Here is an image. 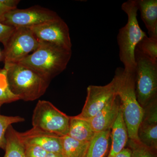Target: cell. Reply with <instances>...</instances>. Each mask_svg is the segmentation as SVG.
<instances>
[{
	"instance_id": "cell-1",
	"label": "cell",
	"mask_w": 157,
	"mask_h": 157,
	"mask_svg": "<svg viewBox=\"0 0 157 157\" xmlns=\"http://www.w3.org/2000/svg\"><path fill=\"white\" fill-rule=\"evenodd\" d=\"M71 56L72 50L39 42L37 49L18 63L29 68L50 81L67 68Z\"/></svg>"
},
{
	"instance_id": "cell-2",
	"label": "cell",
	"mask_w": 157,
	"mask_h": 157,
	"mask_svg": "<svg viewBox=\"0 0 157 157\" xmlns=\"http://www.w3.org/2000/svg\"><path fill=\"white\" fill-rule=\"evenodd\" d=\"M121 9L127 14L126 25L119 31L117 42L119 57L126 71L135 72V48L147 35L140 28L137 19V0H128L123 3Z\"/></svg>"
},
{
	"instance_id": "cell-3",
	"label": "cell",
	"mask_w": 157,
	"mask_h": 157,
	"mask_svg": "<svg viewBox=\"0 0 157 157\" xmlns=\"http://www.w3.org/2000/svg\"><path fill=\"white\" fill-rule=\"evenodd\" d=\"M117 70L119 73L117 95L120 101L129 139L140 142L137 132L143 119L144 109L136 97L135 72L126 71L122 68H117Z\"/></svg>"
},
{
	"instance_id": "cell-4",
	"label": "cell",
	"mask_w": 157,
	"mask_h": 157,
	"mask_svg": "<svg viewBox=\"0 0 157 157\" xmlns=\"http://www.w3.org/2000/svg\"><path fill=\"white\" fill-rule=\"evenodd\" d=\"M11 92L25 101H34L44 95L50 82L25 66L18 63L4 65Z\"/></svg>"
},
{
	"instance_id": "cell-5",
	"label": "cell",
	"mask_w": 157,
	"mask_h": 157,
	"mask_svg": "<svg viewBox=\"0 0 157 157\" xmlns=\"http://www.w3.org/2000/svg\"><path fill=\"white\" fill-rule=\"evenodd\" d=\"M135 93L142 108L157 100V62L136 47L135 51Z\"/></svg>"
},
{
	"instance_id": "cell-6",
	"label": "cell",
	"mask_w": 157,
	"mask_h": 157,
	"mask_svg": "<svg viewBox=\"0 0 157 157\" xmlns=\"http://www.w3.org/2000/svg\"><path fill=\"white\" fill-rule=\"evenodd\" d=\"M70 120V116L51 102L39 101L33 113L32 124L34 128L62 137L68 135Z\"/></svg>"
},
{
	"instance_id": "cell-7",
	"label": "cell",
	"mask_w": 157,
	"mask_h": 157,
	"mask_svg": "<svg viewBox=\"0 0 157 157\" xmlns=\"http://www.w3.org/2000/svg\"><path fill=\"white\" fill-rule=\"evenodd\" d=\"M39 42L30 29L16 28L2 52L0 60L5 65L17 63L38 48Z\"/></svg>"
},
{
	"instance_id": "cell-8",
	"label": "cell",
	"mask_w": 157,
	"mask_h": 157,
	"mask_svg": "<svg viewBox=\"0 0 157 157\" xmlns=\"http://www.w3.org/2000/svg\"><path fill=\"white\" fill-rule=\"evenodd\" d=\"M118 71L116 69L112 80L104 86L90 85L87 88V96L78 117L89 120L103 109L113 98L117 95Z\"/></svg>"
},
{
	"instance_id": "cell-9",
	"label": "cell",
	"mask_w": 157,
	"mask_h": 157,
	"mask_svg": "<svg viewBox=\"0 0 157 157\" xmlns=\"http://www.w3.org/2000/svg\"><path fill=\"white\" fill-rule=\"evenodd\" d=\"M60 17L55 11L39 6L15 9L7 13L3 23L15 28H30Z\"/></svg>"
},
{
	"instance_id": "cell-10",
	"label": "cell",
	"mask_w": 157,
	"mask_h": 157,
	"mask_svg": "<svg viewBox=\"0 0 157 157\" xmlns=\"http://www.w3.org/2000/svg\"><path fill=\"white\" fill-rule=\"evenodd\" d=\"M29 29L39 42H47L72 50L69 28L61 17Z\"/></svg>"
},
{
	"instance_id": "cell-11",
	"label": "cell",
	"mask_w": 157,
	"mask_h": 157,
	"mask_svg": "<svg viewBox=\"0 0 157 157\" xmlns=\"http://www.w3.org/2000/svg\"><path fill=\"white\" fill-rule=\"evenodd\" d=\"M143 109V119L137 132L138 139L144 145L157 151V100Z\"/></svg>"
},
{
	"instance_id": "cell-12",
	"label": "cell",
	"mask_w": 157,
	"mask_h": 157,
	"mask_svg": "<svg viewBox=\"0 0 157 157\" xmlns=\"http://www.w3.org/2000/svg\"><path fill=\"white\" fill-rule=\"evenodd\" d=\"M21 140L24 144L40 147L48 153H63L61 137L32 128L23 133L19 132Z\"/></svg>"
},
{
	"instance_id": "cell-13",
	"label": "cell",
	"mask_w": 157,
	"mask_h": 157,
	"mask_svg": "<svg viewBox=\"0 0 157 157\" xmlns=\"http://www.w3.org/2000/svg\"><path fill=\"white\" fill-rule=\"evenodd\" d=\"M120 105L119 98L116 96L100 112L88 120L94 132L98 133L111 130L117 118Z\"/></svg>"
},
{
	"instance_id": "cell-14",
	"label": "cell",
	"mask_w": 157,
	"mask_h": 157,
	"mask_svg": "<svg viewBox=\"0 0 157 157\" xmlns=\"http://www.w3.org/2000/svg\"><path fill=\"white\" fill-rule=\"evenodd\" d=\"M111 149L107 157H113L122 150L129 139L128 130L120 105L118 114L111 129Z\"/></svg>"
},
{
	"instance_id": "cell-15",
	"label": "cell",
	"mask_w": 157,
	"mask_h": 157,
	"mask_svg": "<svg viewBox=\"0 0 157 157\" xmlns=\"http://www.w3.org/2000/svg\"><path fill=\"white\" fill-rule=\"evenodd\" d=\"M137 5L149 37L157 38V0H137Z\"/></svg>"
},
{
	"instance_id": "cell-16",
	"label": "cell",
	"mask_w": 157,
	"mask_h": 157,
	"mask_svg": "<svg viewBox=\"0 0 157 157\" xmlns=\"http://www.w3.org/2000/svg\"><path fill=\"white\" fill-rule=\"evenodd\" d=\"M95 134L88 121L77 115L70 117L68 136L78 141L89 142Z\"/></svg>"
},
{
	"instance_id": "cell-17",
	"label": "cell",
	"mask_w": 157,
	"mask_h": 157,
	"mask_svg": "<svg viewBox=\"0 0 157 157\" xmlns=\"http://www.w3.org/2000/svg\"><path fill=\"white\" fill-rule=\"evenodd\" d=\"M111 130L96 133L90 141L85 157H104L107 151Z\"/></svg>"
},
{
	"instance_id": "cell-18",
	"label": "cell",
	"mask_w": 157,
	"mask_h": 157,
	"mask_svg": "<svg viewBox=\"0 0 157 157\" xmlns=\"http://www.w3.org/2000/svg\"><path fill=\"white\" fill-rule=\"evenodd\" d=\"M6 137V153L4 157H25L24 145L20 138L19 132L12 125L7 129Z\"/></svg>"
},
{
	"instance_id": "cell-19",
	"label": "cell",
	"mask_w": 157,
	"mask_h": 157,
	"mask_svg": "<svg viewBox=\"0 0 157 157\" xmlns=\"http://www.w3.org/2000/svg\"><path fill=\"white\" fill-rule=\"evenodd\" d=\"M63 153L66 157H85L89 142H82L68 136L61 137Z\"/></svg>"
},
{
	"instance_id": "cell-20",
	"label": "cell",
	"mask_w": 157,
	"mask_h": 157,
	"mask_svg": "<svg viewBox=\"0 0 157 157\" xmlns=\"http://www.w3.org/2000/svg\"><path fill=\"white\" fill-rule=\"evenodd\" d=\"M20 100L9 87L6 68H0V109L3 104Z\"/></svg>"
},
{
	"instance_id": "cell-21",
	"label": "cell",
	"mask_w": 157,
	"mask_h": 157,
	"mask_svg": "<svg viewBox=\"0 0 157 157\" xmlns=\"http://www.w3.org/2000/svg\"><path fill=\"white\" fill-rule=\"evenodd\" d=\"M136 47L150 59L157 62V38L147 36L137 44Z\"/></svg>"
},
{
	"instance_id": "cell-22",
	"label": "cell",
	"mask_w": 157,
	"mask_h": 157,
	"mask_svg": "<svg viewBox=\"0 0 157 157\" xmlns=\"http://www.w3.org/2000/svg\"><path fill=\"white\" fill-rule=\"evenodd\" d=\"M24 121V119L21 117L6 116L0 114V148L4 150L6 148V135L9 127L12 124Z\"/></svg>"
},
{
	"instance_id": "cell-23",
	"label": "cell",
	"mask_w": 157,
	"mask_h": 157,
	"mask_svg": "<svg viewBox=\"0 0 157 157\" xmlns=\"http://www.w3.org/2000/svg\"><path fill=\"white\" fill-rule=\"evenodd\" d=\"M128 143L132 150V157H157L156 151L145 146L141 142L129 139Z\"/></svg>"
},
{
	"instance_id": "cell-24",
	"label": "cell",
	"mask_w": 157,
	"mask_h": 157,
	"mask_svg": "<svg viewBox=\"0 0 157 157\" xmlns=\"http://www.w3.org/2000/svg\"><path fill=\"white\" fill-rule=\"evenodd\" d=\"M25 157H46L48 152L40 147L24 144Z\"/></svg>"
},
{
	"instance_id": "cell-25",
	"label": "cell",
	"mask_w": 157,
	"mask_h": 157,
	"mask_svg": "<svg viewBox=\"0 0 157 157\" xmlns=\"http://www.w3.org/2000/svg\"><path fill=\"white\" fill-rule=\"evenodd\" d=\"M14 29L15 28L0 22V42L3 45L6 43Z\"/></svg>"
},
{
	"instance_id": "cell-26",
	"label": "cell",
	"mask_w": 157,
	"mask_h": 157,
	"mask_svg": "<svg viewBox=\"0 0 157 157\" xmlns=\"http://www.w3.org/2000/svg\"><path fill=\"white\" fill-rule=\"evenodd\" d=\"M11 10L12 9L4 5L0 0V22L3 23L6 14Z\"/></svg>"
},
{
	"instance_id": "cell-27",
	"label": "cell",
	"mask_w": 157,
	"mask_h": 157,
	"mask_svg": "<svg viewBox=\"0 0 157 157\" xmlns=\"http://www.w3.org/2000/svg\"><path fill=\"white\" fill-rule=\"evenodd\" d=\"M1 2L5 6H7L9 8L14 10L17 9V7L20 1L18 0H1Z\"/></svg>"
},
{
	"instance_id": "cell-28",
	"label": "cell",
	"mask_w": 157,
	"mask_h": 157,
	"mask_svg": "<svg viewBox=\"0 0 157 157\" xmlns=\"http://www.w3.org/2000/svg\"><path fill=\"white\" fill-rule=\"evenodd\" d=\"M113 157H132V150L130 148H124Z\"/></svg>"
},
{
	"instance_id": "cell-29",
	"label": "cell",
	"mask_w": 157,
	"mask_h": 157,
	"mask_svg": "<svg viewBox=\"0 0 157 157\" xmlns=\"http://www.w3.org/2000/svg\"><path fill=\"white\" fill-rule=\"evenodd\" d=\"M46 157H66L63 153H48Z\"/></svg>"
},
{
	"instance_id": "cell-30",
	"label": "cell",
	"mask_w": 157,
	"mask_h": 157,
	"mask_svg": "<svg viewBox=\"0 0 157 157\" xmlns=\"http://www.w3.org/2000/svg\"><path fill=\"white\" fill-rule=\"evenodd\" d=\"M1 54H2V52L0 50V59H1Z\"/></svg>"
}]
</instances>
